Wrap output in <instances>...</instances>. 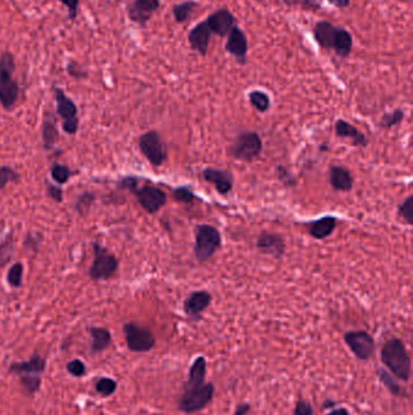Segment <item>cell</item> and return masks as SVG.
Here are the masks:
<instances>
[{"mask_svg":"<svg viewBox=\"0 0 413 415\" xmlns=\"http://www.w3.org/2000/svg\"><path fill=\"white\" fill-rule=\"evenodd\" d=\"M381 360L395 378L405 383L411 379L412 360L401 339L392 338L384 342L381 349Z\"/></svg>","mask_w":413,"mask_h":415,"instance_id":"6da1fadb","label":"cell"},{"mask_svg":"<svg viewBox=\"0 0 413 415\" xmlns=\"http://www.w3.org/2000/svg\"><path fill=\"white\" fill-rule=\"evenodd\" d=\"M214 396V385L212 383H205L195 387H183L182 395L179 398V409L185 414H194L205 409L212 402Z\"/></svg>","mask_w":413,"mask_h":415,"instance_id":"7a4b0ae2","label":"cell"},{"mask_svg":"<svg viewBox=\"0 0 413 415\" xmlns=\"http://www.w3.org/2000/svg\"><path fill=\"white\" fill-rule=\"evenodd\" d=\"M222 245V235L216 227L201 224L195 229L194 254L200 262L210 260Z\"/></svg>","mask_w":413,"mask_h":415,"instance_id":"3957f363","label":"cell"},{"mask_svg":"<svg viewBox=\"0 0 413 415\" xmlns=\"http://www.w3.org/2000/svg\"><path fill=\"white\" fill-rule=\"evenodd\" d=\"M263 150V142L256 131H243L229 147V155L234 160L251 162L259 158Z\"/></svg>","mask_w":413,"mask_h":415,"instance_id":"277c9868","label":"cell"},{"mask_svg":"<svg viewBox=\"0 0 413 415\" xmlns=\"http://www.w3.org/2000/svg\"><path fill=\"white\" fill-rule=\"evenodd\" d=\"M119 269L118 258L100 243H94V261L90 267L89 277L95 282L108 280Z\"/></svg>","mask_w":413,"mask_h":415,"instance_id":"5b68a950","label":"cell"},{"mask_svg":"<svg viewBox=\"0 0 413 415\" xmlns=\"http://www.w3.org/2000/svg\"><path fill=\"white\" fill-rule=\"evenodd\" d=\"M55 96L56 112L62 119V131L68 135H75L79 131V117H78V107L74 101L67 96L63 89L54 88Z\"/></svg>","mask_w":413,"mask_h":415,"instance_id":"8992f818","label":"cell"},{"mask_svg":"<svg viewBox=\"0 0 413 415\" xmlns=\"http://www.w3.org/2000/svg\"><path fill=\"white\" fill-rule=\"evenodd\" d=\"M139 147L145 160L155 168L161 166L168 160V147L157 131H150L142 134L139 139Z\"/></svg>","mask_w":413,"mask_h":415,"instance_id":"52a82bcc","label":"cell"},{"mask_svg":"<svg viewBox=\"0 0 413 415\" xmlns=\"http://www.w3.org/2000/svg\"><path fill=\"white\" fill-rule=\"evenodd\" d=\"M123 330H124L126 345L131 352L145 354L154 349L155 338L148 328L137 325L134 322H129L125 323Z\"/></svg>","mask_w":413,"mask_h":415,"instance_id":"ba28073f","label":"cell"},{"mask_svg":"<svg viewBox=\"0 0 413 415\" xmlns=\"http://www.w3.org/2000/svg\"><path fill=\"white\" fill-rule=\"evenodd\" d=\"M131 192L139 200L141 206L145 209L148 214H155L168 203V195L165 191L155 186H134Z\"/></svg>","mask_w":413,"mask_h":415,"instance_id":"9c48e42d","label":"cell"},{"mask_svg":"<svg viewBox=\"0 0 413 415\" xmlns=\"http://www.w3.org/2000/svg\"><path fill=\"white\" fill-rule=\"evenodd\" d=\"M344 342L358 360H369L374 355L376 342L372 336L365 330L347 331L344 334Z\"/></svg>","mask_w":413,"mask_h":415,"instance_id":"30bf717a","label":"cell"},{"mask_svg":"<svg viewBox=\"0 0 413 415\" xmlns=\"http://www.w3.org/2000/svg\"><path fill=\"white\" fill-rule=\"evenodd\" d=\"M225 38V51L229 55L233 56L239 65H246L249 54V39L244 30H241L239 26H234Z\"/></svg>","mask_w":413,"mask_h":415,"instance_id":"8fae6325","label":"cell"},{"mask_svg":"<svg viewBox=\"0 0 413 415\" xmlns=\"http://www.w3.org/2000/svg\"><path fill=\"white\" fill-rule=\"evenodd\" d=\"M160 6V0H132V3L128 6V16L131 22L145 27L155 12L159 10Z\"/></svg>","mask_w":413,"mask_h":415,"instance_id":"7c38bea8","label":"cell"},{"mask_svg":"<svg viewBox=\"0 0 413 415\" xmlns=\"http://www.w3.org/2000/svg\"><path fill=\"white\" fill-rule=\"evenodd\" d=\"M205 21L209 26L211 33L219 35V38H225L232 28L238 25V19L227 8L217 9L212 14H210Z\"/></svg>","mask_w":413,"mask_h":415,"instance_id":"4fadbf2b","label":"cell"},{"mask_svg":"<svg viewBox=\"0 0 413 415\" xmlns=\"http://www.w3.org/2000/svg\"><path fill=\"white\" fill-rule=\"evenodd\" d=\"M211 301H212V296L209 291L197 290L185 298L183 311L185 315L188 316V318L198 322L205 311L208 310V307L211 305Z\"/></svg>","mask_w":413,"mask_h":415,"instance_id":"5bb4252c","label":"cell"},{"mask_svg":"<svg viewBox=\"0 0 413 415\" xmlns=\"http://www.w3.org/2000/svg\"><path fill=\"white\" fill-rule=\"evenodd\" d=\"M256 248L261 254L280 259L284 256L286 251V243L281 235L264 231L257 238Z\"/></svg>","mask_w":413,"mask_h":415,"instance_id":"9a60e30c","label":"cell"},{"mask_svg":"<svg viewBox=\"0 0 413 415\" xmlns=\"http://www.w3.org/2000/svg\"><path fill=\"white\" fill-rule=\"evenodd\" d=\"M211 37H212V33H211L206 21H201L190 30L187 39H188V44L192 50L198 52L199 55L206 56L209 52Z\"/></svg>","mask_w":413,"mask_h":415,"instance_id":"2e32d148","label":"cell"},{"mask_svg":"<svg viewBox=\"0 0 413 415\" xmlns=\"http://www.w3.org/2000/svg\"><path fill=\"white\" fill-rule=\"evenodd\" d=\"M203 177L206 182L214 186L219 195H227L233 189V175L232 173L224 169L216 168H205L203 171Z\"/></svg>","mask_w":413,"mask_h":415,"instance_id":"e0dca14e","label":"cell"},{"mask_svg":"<svg viewBox=\"0 0 413 415\" xmlns=\"http://www.w3.org/2000/svg\"><path fill=\"white\" fill-rule=\"evenodd\" d=\"M337 30H339V27L334 26L332 22L326 20L318 21L314 25V40L318 43L320 48H323L325 50H332Z\"/></svg>","mask_w":413,"mask_h":415,"instance_id":"ac0fdd59","label":"cell"},{"mask_svg":"<svg viewBox=\"0 0 413 415\" xmlns=\"http://www.w3.org/2000/svg\"><path fill=\"white\" fill-rule=\"evenodd\" d=\"M46 367L44 357L34 354L25 362H14L9 367V373L15 376H41Z\"/></svg>","mask_w":413,"mask_h":415,"instance_id":"d6986e66","label":"cell"},{"mask_svg":"<svg viewBox=\"0 0 413 415\" xmlns=\"http://www.w3.org/2000/svg\"><path fill=\"white\" fill-rule=\"evenodd\" d=\"M20 96V86L14 77H0V105L4 110H11Z\"/></svg>","mask_w":413,"mask_h":415,"instance_id":"ffe728a7","label":"cell"},{"mask_svg":"<svg viewBox=\"0 0 413 415\" xmlns=\"http://www.w3.org/2000/svg\"><path fill=\"white\" fill-rule=\"evenodd\" d=\"M337 226V219L332 215L323 216L319 220L305 224L309 235L318 240H326L334 233Z\"/></svg>","mask_w":413,"mask_h":415,"instance_id":"44dd1931","label":"cell"},{"mask_svg":"<svg viewBox=\"0 0 413 415\" xmlns=\"http://www.w3.org/2000/svg\"><path fill=\"white\" fill-rule=\"evenodd\" d=\"M334 133H336V135L342 139H350L353 145L356 147H366L369 144L366 135L347 120H337L334 124Z\"/></svg>","mask_w":413,"mask_h":415,"instance_id":"7402d4cb","label":"cell"},{"mask_svg":"<svg viewBox=\"0 0 413 415\" xmlns=\"http://www.w3.org/2000/svg\"><path fill=\"white\" fill-rule=\"evenodd\" d=\"M330 184L334 190L349 192L353 190L354 179L352 173L342 165H331L329 173Z\"/></svg>","mask_w":413,"mask_h":415,"instance_id":"603a6c76","label":"cell"},{"mask_svg":"<svg viewBox=\"0 0 413 415\" xmlns=\"http://www.w3.org/2000/svg\"><path fill=\"white\" fill-rule=\"evenodd\" d=\"M206 374H208V362L204 356H199L195 358L194 362L190 365V371H188V379L185 383L183 387H195L205 384L206 381Z\"/></svg>","mask_w":413,"mask_h":415,"instance_id":"cb8c5ba5","label":"cell"},{"mask_svg":"<svg viewBox=\"0 0 413 415\" xmlns=\"http://www.w3.org/2000/svg\"><path fill=\"white\" fill-rule=\"evenodd\" d=\"M90 336H91V352L94 355L102 354L103 351L110 347L112 342V334L108 329L101 328V327H91L89 328Z\"/></svg>","mask_w":413,"mask_h":415,"instance_id":"d4e9b609","label":"cell"},{"mask_svg":"<svg viewBox=\"0 0 413 415\" xmlns=\"http://www.w3.org/2000/svg\"><path fill=\"white\" fill-rule=\"evenodd\" d=\"M354 39L353 35L345 28L339 27L336 39H334V49L332 50L337 54L341 59H348L352 51H353Z\"/></svg>","mask_w":413,"mask_h":415,"instance_id":"484cf974","label":"cell"},{"mask_svg":"<svg viewBox=\"0 0 413 415\" xmlns=\"http://www.w3.org/2000/svg\"><path fill=\"white\" fill-rule=\"evenodd\" d=\"M59 139H60V133L56 126L55 119L52 117L45 118L41 124V142L45 150H52Z\"/></svg>","mask_w":413,"mask_h":415,"instance_id":"4316f807","label":"cell"},{"mask_svg":"<svg viewBox=\"0 0 413 415\" xmlns=\"http://www.w3.org/2000/svg\"><path fill=\"white\" fill-rule=\"evenodd\" d=\"M199 3L197 0H185L179 4L172 6V16L176 23H185L188 22L192 14L199 8Z\"/></svg>","mask_w":413,"mask_h":415,"instance_id":"83f0119b","label":"cell"},{"mask_svg":"<svg viewBox=\"0 0 413 415\" xmlns=\"http://www.w3.org/2000/svg\"><path fill=\"white\" fill-rule=\"evenodd\" d=\"M377 376H379V381L387 387V390L392 395L395 396V397H401V398H408L406 391L403 390V387L399 385L396 381L394 380L393 376H390L384 368L377 369Z\"/></svg>","mask_w":413,"mask_h":415,"instance_id":"f1b7e54d","label":"cell"},{"mask_svg":"<svg viewBox=\"0 0 413 415\" xmlns=\"http://www.w3.org/2000/svg\"><path fill=\"white\" fill-rule=\"evenodd\" d=\"M249 102L259 113H265L270 108V97L262 90H252L249 93Z\"/></svg>","mask_w":413,"mask_h":415,"instance_id":"f546056e","label":"cell"},{"mask_svg":"<svg viewBox=\"0 0 413 415\" xmlns=\"http://www.w3.org/2000/svg\"><path fill=\"white\" fill-rule=\"evenodd\" d=\"M23 275H25V266L22 262H15L10 266V269L8 271L6 280L8 284L10 285V288L19 289L23 284Z\"/></svg>","mask_w":413,"mask_h":415,"instance_id":"4dcf8cb0","label":"cell"},{"mask_svg":"<svg viewBox=\"0 0 413 415\" xmlns=\"http://www.w3.org/2000/svg\"><path fill=\"white\" fill-rule=\"evenodd\" d=\"M405 118V112L401 108H396V110L388 112V113H384L382 115V118L379 120V126L382 129H392L393 126H399Z\"/></svg>","mask_w":413,"mask_h":415,"instance_id":"1f68e13d","label":"cell"},{"mask_svg":"<svg viewBox=\"0 0 413 415\" xmlns=\"http://www.w3.org/2000/svg\"><path fill=\"white\" fill-rule=\"evenodd\" d=\"M14 251H15V245H14L12 235H8L6 240L0 243V269L6 267L10 262Z\"/></svg>","mask_w":413,"mask_h":415,"instance_id":"d6a6232c","label":"cell"},{"mask_svg":"<svg viewBox=\"0 0 413 415\" xmlns=\"http://www.w3.org/2000/svg\"><path fill=\"white\" fill-rule=\"evenodd\" d=\"M72 171L67 165L54 164L50 168V176L52 180L55 181L57 185H65L70 181L72 176Z\"/></svg>","mask_w":413,"mask_h":415,"instance_id":"836d02e7","label":"cell"},{"mask_svg":"<svg viewBox=\"0 0 413 415\" xmlns=\"http://www.w3.org/2000/svg\"><path fill=\"white\" fill-rule=\"evenodd\" d=\"M16 70L15 56L10 51H4L0 55V77H14Z\"/></svg>","mask_w":413,"mask_h":415,"instance_id":"e575fe53","label":"cell"},{"mask_svg":"<svg viewBox=\"0 0 413 415\" xmlns=\"http://www.w3.org/2000/svg\"><path fill=\"white\" fill-rule=\"evenodd\" d=\"M20 384L26 394L32 396L40 390L41 386V376H20Z\"/></svg>","mask_w":413,"mask_h":415,"instance_id":"d590c367","label":"cell"},{"mask_svg":"<svg viewBox=\"0 0 413 415\" xmlns=\"http://www.w3.org/2000/svg\"><path fill=\"white\" fill-rule=\"evenodd\" d=\"M21 175L9 165L0 166V191L4 190L6 186L12 182H19Z\"/></svg>","mask_w":413,"mask_h":415,"instance_id":"8d00e7d4","label":"cell"},{"mask_svg":"<svg viewBox=\"0 0 413 415\" xmlns=\"http://www.w3.org/2000/svg\"><path fill=\"white\" fill-rule=\"evenodd\" d=\"M95 389L101 396L103 397H110L113 395L117 389H118V384L114 379L112 378H107V376H102L99 380L96 381Z\"/></svg>","mask_w":413,"mask_h":415,"instance_id":"74e56055","label":"cell"},{"mask_svg":"<svg viewBox=\"0 0 413 415\" xmlns=\"http://www.w3.org/2000/svg\"><path fill=\"white\" fill-rule=\"evenodd\" d=\"M95 200V193H92V192H84V193H81L77 198V202H75V211H78L80 215H86Z\"/></svg>","mask_w":413,"mask_h":415,"instance_id":"f35d334b","label":"cell"},{"mask_svg":"<svg viewBox=\"0 0 413 415\" xmlns=\"http://www.w3.org/2000/svg\"><path fill=\"white\" fill-rule=\"evenodd\" d=\"M398 216L406 225H412L413 195H408L407 198L399 205Z\"/></svg>","mask_w":413,"mask_h":415,"instance_id":"ab89813d","label":"cell"},{"mask_svg":"<svg viewBox=\"0 0 413 415\" xmlns=\"http://www.w3.org/2000/svg\"><path fill=\"white\" fill-rule=\"evenodd\" d=\"M172 195H174V200L176 202L185 203V204L192 203V202H194L197 200V195H194V192L190 190V187H185V186L174 189Z\"/></svg>","mask_w":413,"mask_h":415,"instance_id":"60d3db41","label":"cell"},{"mask_svg":"<svg viewBox=\"0 0 413 415\" xmlns=\"http://www.w3.org/2000/svg\"><path fill=\"white\" fill-rule=\"evenodd\" d=\"M67 370H68L70 376H75V378H81L86 373V365H85L83 360L75 358V360H70L67 363Z\"/></svg>","mask_w":413,"mask_h":415,"instance_id":"b9f144b4","label":"cell"},{"mask_svg":"<svg viewBox=\"0 0 413 415\" xmlns=\"http://www.w3.org/2000/svg\"><path fill=\"white\" fill-rule=\"evenodd\" d=\"M66 70H67L68 75L72 77V78H74V79H85L88 77L86 70L74 60H70L67 64V68Z\"/></svg>","mask_w":413,"mask_h":415,"instance_id":"7bdbcfd3","label":"cell"},{"mask_svg":"<svg viewBox=\"0 0 413 415\" xmlns=\"http://www.w3.org/2000/svg\"><path fill=\"white\" fill-rule=\"evenodd\" d=\"M45 185H46V193L50 197V200H54L56 203L63 202V190L61 189L60 186H55L49 181H45Z\"/></svg>","mask_w":413,"mask_h":415,"instance_id":"ee69618b","label":"cell"},{"mask_svg":"<svg viewBox=\"0 0 413 415\" xmlns=\"http://www.w3.org/2000/svg\"><path fill=\"white\" fill-rule=\"evenodd\" d=\"M41 240L43 238H41L40 233L30 232V233L26 235L25 247L27 249H30V251H39L40 244H41Z\"/></svg>","mask_w":413,"mask_h":415,"instance_id":"f6af8a7d","label":"cell"},{"mask_svg":"<svg viewBox=\"0 0 413 415\" xmlns=\"http://www.w3.org/2000/svg\"><path fill=\"white\" fill-rule=\"evenodd\" d=\"M62 6H65L68 10V19L70 21H75L78 17V11H79L80 0H59Z\"/></svg>","mask_w":413,"mask_h":415,"instance_id":"bcb514c9","label":"cell"},{"mask_svg":"<svg viewBox=\"0 0 413 415\" xmlns=\"http://www.w3.org/2000/svg\"><path fill=\"white\" fill-rule=\"evenodd\" d=\"M292 415H314L313 407L308 400H299L296 402Z\"/></svg>","mask_w":413,"mask_h":415,"instance_id":"7dc6e473","label":"cell"},{"mask_svg":"<svg viewBox=\"0 0 413 415\" xmlns=\"http://www.w3.org/2000/svg\"><path fill=\"white\" fill-rule=\"evenodd\" d=\"M278 176H279L280 180L284 182L285 186H294L296 185V180H294V176H291L289 171H286L283 166L278 168Z\"/></svg>","mask_w":413,"mask_h":415,"instance_id":"c3c4849f","label":"cell"},{"mask_svg":"<svg viewBox=\"0 0 413 415\" xmlns=\"http://www.w3.org/2000/svg\"><path fill=\"white\" fill-rule=\"evenodd\" d=\"M296 4L303 6L305 10H309V9L319 10V9L321 8L320 3H319V0H296L292 6H296Z\"/></svg>","mask_w":413,"mask_h":415,"instance_id":"681fc988","label":"cell"},{"mask_svg":"<svg viewBox=\"0 0 413 415\" xmlns=\"http://www.w3.org/2000/svg\"><path fill=\"white\" fill-rule=\"evenodd\" d=\"M329 3L330 6L337 8V9H348L350 6V0H326Z\"/></svg>","mask_w":413,"mask_h":415,"instance_id":"f907efd6","label":"cell"},{"mask_svg":"<svg viewBox=\"0 0 413 415\" xmlns=\"http://www.w3.org/2000/svg\"><path fill=\"white\" fill-rule=\"evenodd\" d=\"M250 410H251V405L249 403H240L235 408L234 415H248Z\"/></svg>","mask_w":413,"mask_h":415,"instance_id":"816d5d0a","label":"cell"},{"mask_svg":"<svg viewBox=\"0 0 413 415\" xmlns=\"http://www.w3.org/2000/svg\"><path fill=\"white\" fill-rule=\"evenodd\" d=\"M328 415H350L349 414V410L344 407H339V408H334L331 410Z\"/></svg>","mask_w":413,"mask_h":415,"instance_id":"f5cc1de1","label":"cell"},{"mask_svg":"<svg viewBox=\"0 0 413 415\" xmlns=\"http://www.w3.org/2000/svg\"><path fill=\"white\" fill-rule=\"evenodd\" d=\"M336 405H337V402H334V400H330V398H328V400H325L324 403H323V409H329V408H334V407H336Z\"/></svg>","mask_w":413,"mask_h":415,"instance_id":"db71d44e","label":"cell"}]
</instances>
